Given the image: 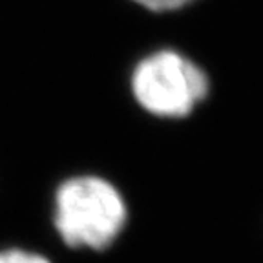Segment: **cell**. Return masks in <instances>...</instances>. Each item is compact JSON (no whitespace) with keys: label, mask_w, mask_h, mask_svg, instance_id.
<instances>
[{"label":"cell","mask_w":263,"mask_h":263,"mask_svg":"<svg viewBox=\"0 0 263 263\" xmlns=\"http://www.w3.org/2000/svg\"><path fill=\"white\" fill-rule=\"evenodd\" d=\"M139 4L141 8L148 9V11L154 13H164V11H176V9H181L189 6L194 0H132Z\"/></svg>","instance_id":"4"},{"label":"cell","mask_w":263,"mask_h":263,"mask_svg":"<svg viewBox=\"0 0 263 263\" xmlns=\"http://www.w3.org/2000/svg\"><path fill=\"white\" fill-rule=\"evenodd\" d=\"M0 263H53L48 256L42 252L21 249V247H11V249H2L0 251Z\"/></svg>","instance_id":"3"},{"label":"cell","mask_w":263,"mask_h":263,"mask_svg":"<svg viewBox=\"0 0 263 263\" xmlns=\"http://www.w3.org/2000/svg\"><path fill=\"white\" fill-rule=\"evenodd\" d=\"M130 91L144 114L157 119H185L206 101L210 79L190 57L164 48L136 62Z\"/></svg>","instance_id":"2"},{"label":"cell","mask_w":263,"mask_h":263,"mask_svg":"<svg viewBox=\"0 0 263 263\" xmlns=\"http://www.w3.org/2000/svg\"><path fill=\"white\" fill-rule=\"evenodd\" d=\"M51 221L70 249L106 251L128 223V203L110 179L79 174L59 183L53 194Z\"/></svg>","instance_id":"1"}]
</instances>
